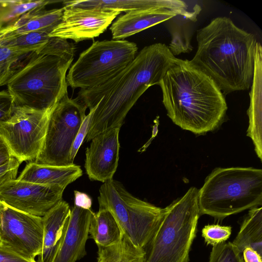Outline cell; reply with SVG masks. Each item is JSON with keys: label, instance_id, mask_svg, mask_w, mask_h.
Instances as JSON below:
<instances>
[{"label": "cell", "instance_id": "8992f818", "mask_svg": "<svg viewBox=\"0 0 262 262\" xmlns=\"http://www.w3.org/2000/svg\"><path fill=\"white\" fill-rule=\"evenodd\" d=\"M199 189L190 187L164 208L162 217L144 248V262H188L200 216Z\"/></svg>", "mask_w": 262, "mask_h": 262}, {"label": "cell", "instance_id": "603a6c76", "mask_svg": "<svg viewBox=\"0 0 262 262\" xmlns=\"http://www.w3.org/2000/svg\"><path fill=\"white\" fill-rule=\"evenodd\" d=\"M97 254V262H144L145 252L123 235L117 243L98 247Z\"/></svg>", "mask_w": 262, "mask_h": 262}, {"label": "cell", "instance_id": "484cf974", "mask_svg": "<svg viewBox=\"0 0 262 262\" xmlns=\"http://www.w3.org/2000/svg\"><path fill=\"white\" fill-rule=\"evenodd\" d=\"M54 1L39 0H0V24L14 21L24 14L38 7L46 6Z\"/></svg>", "mask_w": 262, "mask_h": 262}, {"label": "cell", "instance_id": "7c38bea8", "mask_svg": "<svg viewBox=\"0 0 262 262\" xmlns=\"http://www.w3.org/2000/svg\"><path fill=\"white\" fill-rule=\"evenodd\" d=\"M200 6L191 10L185 2L165 0L161 5L126 12L113 23L110 29L114 40H123L178 15L196 21Z\"/></svg>", "mask_w": 262, "mask_h": 262}, {"label": "cell", "instance_id": "ba28073f", "mask_svg": "<svg viewBox=\"0 0 262 262\" xmlns=\"http://www.w3.org/2000/svg\"><path fill=\"white\" fill-rule=\"evenodd\" d=\"M137 51L135 43L124 39L95 41L79 55L69 69L67 84L80 90L97 86L128 66Z\"/></svg>", "mask_w": 262, "mask_h": 262}, {"label": "cell", "instance_id": "f35d334b", "mask_svg": "<svg viewBox=\"0 0 262 262\" xmlns=\"http://www.w3.org/2000/svg\"><path fill=\"white\" fill-rule=\"evenodd\" d=\"M2 244L1 242H0V245Z\"/></svg>", "mask_w": 262, "mask_h": 262}, {"label": "cell", "instance_id": "30bf717a", "mask_svg": "<svg viewBox=\"0 0 262 262\" xmlns=\"http://www.w3.org/2000/svg\"><path fill=\"white\" fill-rule=\"evenodd\" d=\"M53 108L38 110L14 106L10 118L0 122V137L12 157L21 163L35 161L43 145Z\"/></svg>", "mask_w": 262, "mask_h": 262}, {"label": "cell", "instance_id": "d6a6232c", "mask_svg": "<svg viewBox=\"0 0 262 262\" xmlns=\"http://www.w3.org/2000/svg\"><path fill=\"white\" fill-rule=\"evenodd\" d=\"M14 103L8 91H0V122L8 120L12 112Z\"/></svg>", "mask_w": 262, "mask_h": 262}, {"label": "cell", "instance_id": "d590c367", "mask_svg": "<svg viewBox=\"0 0 262 262\" xmlns=\"http://www.w3.org/2000/svg\"><path fill=\"white\" fill-rule=\"evenodd\" d=\"M242 253L245 262H261L262 257L251 248H246Z\"/></svg>", "mask_w": 262, "mask_h": 262}, {"label": "cell", "instance_id": "d6986e66", "mask_svg": "<svg viewBox=\"0 0 262 262\" xmlns=\"http://www.w3.org/2000/svg\"><path fill=\"white\" fill-rule=\"evenodd\" d=\"M71 209L69 204L62 200L42 217L43 244L37 262H53L55 257L62 228Z\"/></svg>", "mask_w": 262, "mask_h": 262}, {"label": "cell", "instance_id": "83f0119b", "mask_svg": "<svg viewBox=\"0 0 262 262\" xmlns=\"http://www.w3.org/2000/svg\"><path fill=\"white\" fill-rule=\"evenodd\" d=\"M75 50L74 44L67 40L50 37L48 43L37 53L54 56L67 61H73Z\"/></svg>", "mask_w": 262, "mask_h": 262}, {"label": "cell", "instance_id": "4316f807", "mask_svg": "<svg viewBox=\"0 0 262 262\" xmlns=\"http://www.w3.org/2000/svg\"><path fill=\"white\" fill-rule=\"evenodd\" d=\"M28 53L0 45V86L7 84L16 70V63Z\"/></svg>", "mask_w": 262, "mask_h": 262}, {"label": "cell", "instance_id": "1f68e13d", "mask_svg": "<svg viewBox=\"0 0 262 262\" xmlns=\"http://www.w3.org/2000/svg\"><path fill=\"white\" fill-rule=\"evenodd\" d=\"M91 116V113L90 112L83 120L74 140L70 156V159L72 164H74L73 162L77 153L83 140L86 138L89 130Z\"/></svg>", "mask_w": 262, "mask_h": 262}, {"label": "cell", "instance_id": "7a4b0ae2", "mask_svg": "<svg viewBox=\"0 0 262 262\" xmlns=\"http://www.w3.org/2000/svg\"><path fill=\"white\" fill-rule=\"evenodd\" d=\"M191 62L209 76L224 94L248 90L254 75L257 40L229 18L217 17L199 30Z\"/></svg>", "mask_w": 262, "mask_h": 262}, {"label": "cell", "instance_id": "cb8c5ba5", "mask_svg": "<svg viewBox=\"0 0 262 262\" xmlns=\"http://www.w3.org/2000/svg\"><path fill=\"white\" fill-rule=\"evenodd\" d=\"M52 30L25 33H0V45L13 50L28 53L38 52L49 41Z\"/></svg>", "mask_w": 262, "mask_h": 262}, {"label": "cell", "instance_id": "5b68a950", "mask_svg": "<svg viewBox=\"0 0 262 262\" xmlns=\"http://www.w3.org/2000/svg\"><path fill=\"white\" fill-rule=\"evenodd\" d=\"M72 62L31 53L6 84L14 106L38 110L53 107L68 94L66 74Z\"/></svg>", "mask_w": 262, "mask_h": 262}, {"label": "cell", "instance_id": "3957f363", "mask_svg": "<svg viewBox=\"0 0 262 262\" xmlns=\"http://www.w3.org/2000/svg\"><path fill=\"white\" fill-rule=\"evenodd\" d=\"M159 85L167 116L182 129L204 135L224 120L227 105L224 94L190 60L177 58Z\"/></svg>", "mask_w": 262, "mask_h": 262}, {"label": "cell", "instance_id": "8fae6325", "mask_svg": "<svg viewBox=\"0 0 262 262\" xmlns=\"http://www.w3.org/2000/svg\"><path fill=\"white\" fill-rule=\"evenodd\" d=\"M43 235L42 217L5 205L0 234L1 243L33 262L41 253Z\"/></svg>", "mask_w": 262, "mask_h": 262}, {"label": "cell", "instance_id": "f546056e", "mask_svg": "<svg viewBox=\"0 0 262 262\" xmlns=\"http://www.w3.org/2000/svg\"><path fill=\"white\" fill-rule=\"evenodd\" d=\"M202 233L207 244L214 246L224 243L229 238L231 227L218 224L208 225L203 228Z\"/></svg>", "mask_w": 262, "mask_h": 262}, {"label": "cell", "instance_id": "e0dca14e", "mask_svg": "<svg viewBox=\"0 0 262 262\" xmlns=\"http://www.w3.org/2000/svg\"><path fill=\"white\" fill-rule=\"evenodd\" d=\"M250 92V102L247 114L249 126L247 136L252 140L255 151L262 160V49L257 42L254 70Z\"/></svg>", "mask_w": 262, "mask_h": 262}, {"label": "cell", "instance_id": "44dd1931", "mask_svg": "<svg viewBox=\"0 0 262 262\" xmlns=\"http://www.w3.org/2000/svg\"><path fill=\"white\" fill-rule=\"evenodd\" d=\"M89 233L99 247H107L119 242L123 236L122 231L112 213L99 208L94 212L90 224Z\"/></svg>", "mask_w": 262, "mask_h": 262}, {"label": "cell", "instance_id": "277c9868", "mask_svg": "<svg viewBox=\"0 0 262 262\" xmlns=\"http://www.w3.org/2000/svg\"><path fill=\"white\" fill-rule=\"evenodd\" d=\"M201 215L215 220L262 205V170L252 167H218L199 190Z\"/></svg>", "mask_w": 262, "mask_h": 262}, {"label": "cell", "instance_id": "6da1fadb", "mask_svg": "<svg viewBox=\"0 0 262 262\" xmlns=\"http://www.w3.org/2000/svg\"><path fill=\"white\" fill-rule=\"evenodd\" d=\"M177 58L165 44L154 43L143 48L115 76L92 88L80 90L76 99L91 113L85 141L106 130L121 128L140 96L150 86L159 85Z\"/></svg>", "mask_w": 262, "mask_h": 262}, {"label": "cell", "instance_id": "4dcf8cb0", "mask_svg": "<svg viewBox=\"0 0 262 262\" xmlns=\"http://www.w3.org/2000/svg\"><path fill=\"white\" fill-rule=\"evenodd\" d=\"M21 162L12 157L5 164L0 165V189L7 183L16 179V176Z\"/></svg>", "mask_w": 262, "mask_h": 262}, {"label": "cell", "instance_id": "4fadbf2b", "mask_svg": "<svg viewBox=\"0 0 262 262\" xmlns=\"http://www.w3.org/2000/svg\"><path fill=\"white\" fill-rule=\"evenodd\" d=\"M64 190L58 185H41L16 179L0 189V200L18 210L42 217L62 200Z\"/></svg>", "mask_w": 262, "mask_h": 262}, {"label": "cell", "instance_id": "d4e9b609", "mask_svg": "<svg viewBox=\"0 0 262 262\" xmlns=\"http://www.w3.org/2000/svg\"><path fill=\"white\" fill-rule=\"evenodd\" d=\"M165 0H88L63 1L64 7L73 6L83 8L127 12L133 10L150 8L162 4Z\"/></svg>", "mask_w": 262, "mask_h": 262}, {"label": "cell", "instance_id": "ac0fdd59", "mask_svg": "<svg viewBox=\"0 0 262 262\" xmlns=\"http://www.w3.org/2000/svg\"><path fill=\"white\" fill-rule=\"evenodd\" d=\"M82 174L80 166L43 165L30 162L17 180L41 185H58L64 189Z\"/></svg>", "mask_w": 262, "mask_h": 262}, {"label": "cell", "instance_id": "8d00e7d4", "mask_svg": "<svg viewBox=\"0 0 262 262\" xmlns=\"http://www.w3.org/2000/svg\"><path fill=\"white\" fill-rule=\"evenodd\" d=\"M11 157L7 146L0 137V165L8 162Z\"/></svg>", "mask_w": 262, "mask_h": 262}, {"label": "cell", "instance_id": "e575fe53", "mask_svg": "<svg viewBox=\"0 0 262 262\" xmlns=\"http://www.w3.org/2000/svg\"><path fill=\"white\" fill-rule=\"evenodd\" d=\"M92 204V199L88 194L77 190L74 191V205L85 209H91Z\"/></svg>", "mask_w": 262, "mask_h": 262}, {"label": "cell", "instance_id": "f1b7e54d", "mask_svg": "<svg viewBox=\"0 0 262 262\" xmlns=\"http://www.w3.org/2000/svg\"><path fill=\"white\" fill-rule=\"evenodd\" d=\"M208 262H245L241 253L231 243L213 246Z\"/></svg>", "mask_w": 262, "mask_h": 262}, {"label": "cell", "instance_id": "7402d4cb", "mask_svg": "<svg viewBox=\"0 0 262 262\" xmlns=\"http://www.w3.org/2000/svg\"><path fill=\"white\" fill-rule=\"evenodd\" d=\"M232 243L242 253L247 247L262 257V208L250 209L243 220L239 231Z\"/></svg>", "mask_w": 262, "mask_h": 262}, {"label": "cell", "instance_id": "ffe728a7", "mask_svg": "<svg viewBox=\"0 0 262 262\" xmlns=\"http://www.w3.org/2000/svg\"><path fill=\"white\" fill-rule=\"evenodd\" d=\"M45 7H38L28 11L10 25L2 27L0 33L53 30L61 21L63 8L47 10Z\"/></svg>", "mask_w": 262, "mask_h": 262}, {"label": "cell", "instance_id": "5bb4252c", "mask_svg": "<svg viewBox=\"0 0 262 262\" xmlns=\"http://www.w3.org/2000/svg\"><path fill=\"white\" fill-rule=\"evenodd\" d=\"M63 8L60 22L49 35L72 39L76 42L99 36L121 13L116 11L73 6Z\"/></svg>", "mask_w": 262, "mask_h": 262}, {"label": "cell", "instance_id": "74e56055", "mask_svg": "<svg viewBox=\"0 0 262 262\" xmlns=\"http://www.w3.org/2000/svg\"><path fill=\"white\" fill-rule=\"evenodd\" d=\"M5 204L0 200V234L1 231V225H2V213L5 207Z\"/></svg>", "mask_w": 262, "mask_h": 262}, {"label": "cell", "instance_id": "52a82bcc", "mask_svg": "<svg viewBox=\"0 0 262 262\" xmlns=\"http://www.w3.org/2000/svg\"><path fill=\"white\" fill-rule=\"evenodd\" d=\"M99 192V208L108 210L123 235L144 249L159 223L164 208L134 196L121 182L113 179L103 183Z\"/></svg>", "mask_w": 262, "mask_h": 262}, {"label": "cell", "instance_id": "836d02e7", "mask_svg": "<svg viewBox=\"0 0 262 262\" xmlns=\"http://www.w3.org/2000/svg\"><path fill=\"white\" fill-rule=\"evenodd\" d=\"M0 262H33L18 255L8 247L0 245ZM35 262H37L35 261Z\"/></svg>", "mask_w": 262, "mask_h": 262}, {"label": "cell", "instance_id": "2e32d148", "mask_svg": "<svg viewBox=\"0 0 262 262\" xmlns=\"http://www.w3.org/2000/svg\"><path fill=\"white\" fill-rule=\"evenodd\" d=\"M94 212L75 205L62 228L53 262H76L86 254L90 221Z\"/></svg>", "mask_w": 262, "mask_h": 262}, {"label": "cell", "instance_id": "9a60e30c", "mask_svg": "<svg viewBox=\"0 0 262 262\" xmlns=\"http://www.w3.org/2000/svg\"><path fill=\"white\" fill-rule=\"evenodd\" d=\"M120 129L106 130L91 140L86 149L84 164L91 180L104 183L113 179L118 164Z\"/></svg>", "mask_w": 262, "mask_h": 262}, {"label": "cell", "instance_id": "9c48e42d", "mask_svg": "<svg viewBox=\"0 0 262 262\" xmlns=\"http://www.w3.org/2000/svg\"><path fill=\"white\" fill-rule=\"evenodd\" d=\"M87 107L76 98L63 96L53 107L41 152L34 162L43 165L68 166L72 145L86 117Z\"/></svg>", "mask_w": 262, "mask_h": 262}]
</instances>
